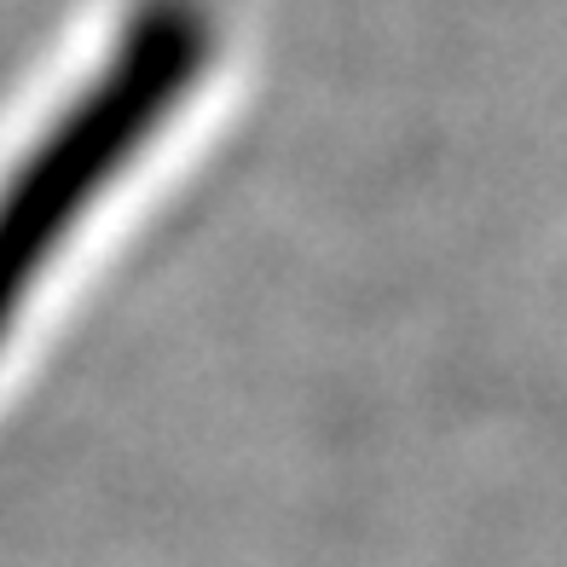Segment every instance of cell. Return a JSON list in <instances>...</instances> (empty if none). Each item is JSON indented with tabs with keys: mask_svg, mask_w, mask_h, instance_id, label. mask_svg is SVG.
Wrapping results in <instances>:
<instances>
[{
	"mask_svg": "<svg viewBox=\"0 0 567 567\" xmlns=\"http://www.w3.org/2000/svg\"><path fill=\"white\" fill-rule=\"evenodd\" d=\"M203 59H209V18L192 0L140 7L116 59L30 151L23 174H12V186L0 192V337L75 215L151 140V127H163V116L197 82Z\"/></svg>",
	"mask_w": 567,
	"mask_h": 567,
	"instance_id": "6da1fadb",
	"label": "cell"
}]
</instances>
